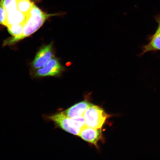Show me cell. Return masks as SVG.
<instances>
[{"label":"cell","mask_w":160,"mask_h":160,"mask_svg":"<svg viewBox=\"0 0 160 160\" xmlns=\"http://www.w3.org/2000/svg\"><path fill=\"white\" fill-rule=\"evenodd\" d=\"M47 118L63 131L76 136H78L82 129L86 125L83 117L72 119L63 112L47 116Z\"/></svg>","instance_id":"1"},{"label":"cell","mask_w":160,"mask_h":160,"mask_svg":"<svg viewBox=\"0 0 160 160\" xmlns=\"http://www.w3.org/2000/svg\"><path fill=\"white\" fill-rule=\"evenodd\" d=\"M44 12L35 4L28 15V18L23 25V32L21 39L34 33L44 23L50 16Z\"/></svg>","instance_id":"2"},{"label":"cell","mask_w":160,"mask_h":160,"mask_svg":"<svg viewBox=\"0 0 160 160\" xmlns=\"http://www.w3.org/2000/svg\"><path fill=\"white\" fill-rule=\"evenodd\" d=\"M83 117L87 127L101 129L110 115L101 107L93 104L85 111Z\"/></svg>","instance_id":"3"},{"label":"cell","mask_w":160,"mask_h":160,"mask_svg":"<svg viewBox=\"0 0 160 160\" xmlns=\"http://www.w3.org/2000/svg\"><path fill=\"white\" fill-rule=\"evenodd\" d=\"M64 68L58 60L55 58H52L44 67L38 70L35 74V77H56L61 74Z\"/></svg>","instance_id":"4"},{"label":"cell","mask_w":160,"mask_h":160,"mask_svg":"<svg viewBox=\"0 0 160 160\" xmlns=\"http://www.w3.org/2000/svg\"><path fill=\"white\" fill-rule=\"evenodd\" d=\"M82 139L98 147V143L103 139L101 129H95L87 127H84L78 135Z\"/></svg>","instance_id":"5"},{"label":"cell","mask_w":160,"mask_h":160,"mask_svg":"<svg viewBox=\"0 0 160 160\" xmlns=\"http://www.w3.org/2000/svg\"><path fill=\"white\" fill-rule=\"evenodd\" d=\"M53 57L52 45L51 44L45 46L36 55L32 62L33 68L38 69L44 67Z\"/></svg>","instance_id":"6"},{"label":"cell","mask_w":160,"mask_h":160,"mask_svg":"<svg viewBox=\"0 0 160 160\" xmlns=\"http://www.w3.org/2000/svg\"><path fill=\"white\" fill-rule=\"evenodd\" d=\"M92 105L88 101L85 100L75 104L63 112L71 118H79L83 117L85 111Z\"/></svg>","instance_id":"7"},{"label":"cell","mask_w":160,"mask_h":160,"mask_svg":"<svg viewBox=\"0 0 160 160\" xmlns=\"http://www.w3.org/2000/svg\"><path fill=\"white\" fill-rule=\"evenodd\" d=\"M28 15L22 13L18 10L8 12L7 27L15 24H24L28 18Z\"/></svg>","instance_id":"8"},{"label":"cell","mask_w":160,"mask_h":160,"mask_svg":"<svg viewBox=\"0 0 160 160\" xmlns=\"http://www.w3.org/2000/svg\"><path fill=\"white\" fill-rule=\"evenodd\" d=\"M7 27L9 33L14 37L11 39H8L5 42L6 45L11 44L21 40L23 32V25L15 24L8 26Z\"/></svg>","instance_id":"9"},{"label":"cell","mask_w":160,"mask_h":160,"mask_svg":"<svg viewBox=\"0 0 160 160\" xmlns=\"http://www.w3.org/2000/svg\"><path fill=\"white\" fill-rule=\"evenodd\" d=\"M143 49V53L150 51L160 50V32H156L150 42L145 46Z\"/></svg>","instance_id":"10"},{"label":"cell","mask_w":160,"mask_h":160,"mask_svg":"<svg viewBox=\"0 0 160 160\" xmlns=\"http://www.w3.org/2000/svg\"><path fill=\"white\" fill-rule=\"evenodd\" d=\"M34 4L30 0H18L17 9L26 15L28 14Z\"/></svg>","instance_id":"11"},{"label":"cell","mask_w":160,"mask_h":160,"mask_svg":"<svg viewBox=\"0 0 160 160\" xmlns=\"http://www.w3.org/2000/svg\"><path fill=\"white\" fill-rule=\"evenodd\" d=\"M18 0H0V5L5 8L8 12L17 10Z\"/></svg>","instance_id":"12"},{"label":"cell","mask_w":160,"mask_h":160,"mask_svg":"<svg viewBox=\"0 0 160 160\" xmlns=\"http://www.w3.org/2000/svg\"><path fill=\"white\" fill-rule=\"evenodd\" d=\"M8 12L2 6L0 5V24L7 27Z\"/></svg>","instance_id":"13"},{"label":"cell","mask_w":160,"mask_h":160,"mask_svg":"<svg viewBox=\"0 0 160 160\" xmlns=\"http://www.w3.org/2000/svg\"><path fill=\"white\" fill-rule=\"evenodd\" d=\"M159 32H160V29H158L156 33Z\"/></svg>","instance_id":"14"},{"label":"cell","mask_w":160,"mask_h":160,"mask_svg":"<svg viewBox=\"0 0 160 160\" xmlns=\"http://www.w3.org/2000/svg\"><path fill=\"white\" fill-rule=\"evenodd\" d=\"M158 29H160V23L159 25V27H158Z\"/></svg>","instance_id":"15"}]
</instances>
